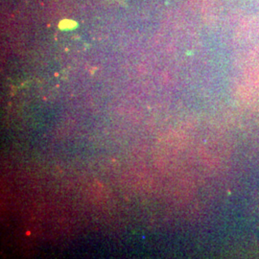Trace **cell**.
<instances>
[{"mask_svg": "<svg viewBox=\"0 0 259 259\" xmlns=\"http://www.w3.org/2000/svg\"><path fill=\"white\" fill-rule=\"evenodd\" d=\"M74 26L75 22L72 20H63L60 23V28H62V29H68V28H72Z\"/></svg>", "mask_w": 259, "mask_h": 259, "instance_id": "cell-1", "label": "cell"}]
</instances>
